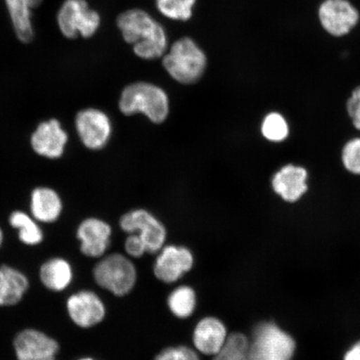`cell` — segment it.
Masks as SVG:
<instances>
[{
	"label": "cell",
	"mask_w": 360,
	"mask_h": 360,
	"mask_svg": "<svg viewBox=\"0 0 360 360\" xmlns=\"http://www.w3.org/2000/svg\"><path fill=\"white\" fill-rule=\"evenodd\" d=\"M119 107L126 116L143 114L151 122L161 124L169 115V101L163 89L150 83L137 82L124 88Z\"/></svg>",
	"instance_id": "6da1fadb"
},
{
	"label": "cell",
	"mask_w": 360,
	"mask_h": 360,
	"mask_svg": "<svg viewBox=\"0 0 360 360\" xmlns=\"http://www.w3.org/2000/svg\"><path fill=\"white\" fill-rule=\"evenodd\" d=\"M168 74L177 82L193 84L204 75L207 58L204 51L193 39L183 38L175 42L163 58Z\"/></svg>",
	"instance_id": "7a4b0ae2"
},
{
	"label": "cell",
	"mask_w": 360,
	"mask_h": 360,
	"mask_svg": "<svg viewBox=\"0 0 360 360\" xmlns=\"http://www.w3.org/2000/svg\"><path fill=\"white\" fill-rule=\"evenodd\" d=\"M97 285L117 297L129 294L136 285L138 273L130 259L119 253L103 257L93 270Z\"/></svg>",
	"instance_id": "3957f363"
},
{
	"label": "cell",
	"mask_w": 360,
	"mask_h": 360,
	"mask_svg": "<svg viewBox=\"0 0 360 360\" xmlns=\"http://www.w3.org/2000/svg\"><path fill=\"white\" fill-rule=\"evenodd\" d=\"M295 341L276 323L264 322L256 326L249 340L250 360H291Z\"/></svg>",
	"instance_id": "277c9868"
},
{
	"label": "cell",
	"mask_w": 360,
	"mask_h": 360,
	"mask_svg": "<svg viewBox=\"0 0 360 360\" xmlns=\"http://www.w3.org/2000/svg\"><path fill=\"white\" fill-rule=\"evenodd\" d=\"M57 22L68 39L90 38L101 25V16L89 8L86 0H65L58 12Z\"/></svg>",
	"instance_id": "5b68a950"
},
{
	"label": "cell",
	"mask_w": 360,
	"mask_h": 360,
	"mask_svg": "<svg viewBox=\"0 0 360 360\" xmlns=\"http://www.w3.org/2000/svg\"><path fill=\"white\" fill-rule=\"evenodd\" d=\"M120 225L129 235L137 233L145 243L148 253L157 254L165 245L167 231L165 225L146 210L129 211L121 217Z\"/></svg>",
	"instance_id": "8992f818"
},
{
	"label": "cell",
	"mask_w": 360,
	"mask_h": 360,
	"mask_svg": "<svg viewBox=\"0 0 360 360\" xmlns=\"http://www.w3.org/2000/svg\"><path fill=\"white\" fill-rule=\"evenodd\" d=\"M318 15L323 29L334 37L348 34L359 21V13L349 0H325Z\"/></svg>",
	"instance_id": "52a82bcc"
},
{
	"label": "cell",
	"mask_w": 360,
	"mask_h": 360,
	"mask_svg": "<svg viewBox=\"0 0 360 360\" xmlns=\"http://www.w3.org/2000/svg\"><path fill=\"white\" fill-rule=\"evenodd\" d=\"M157 254L154 274L158 280L165 283L177 282L195 264V257L186 247L165 245Z\"/></svg>",
	"instance_id": "ba28073f"
},
{
	"label": "cell",
	"mask_w": 360,
	"mask_h": 360,
	"mask_svg": "<svg viewBox=\"0 0 360 360\" xmlns=\"http://www.w3.org/2000/svg\"><path fill=\"white\" fill-rule=\"evenodd\" d=\"M75 126L81 141L89 150H100L110 141L112 124L105 112L93 108L81 110L76 116Z\"/></svg>",
	"instance_id": "9c48e42d"
},
{
	"label": "cell",
	"mask_w": 360,
	"mask_h": 360,
	"mask_svg": "<svg viewBox=\"0 0 360 360\" xmlns=\"http://www.w3.org/2000/svg\"><path fill=\"white\" fill-rule=\"evenodd\" d=\"M17 360H57L60 345L45 333L35 328H25L13 340Z\"/></svg>",
	"instance_id": "30bf717a"
},
{
	"label": "cell",
	"mask_w": 360,
	"mask_h": 360,
	"mask_svg": "<svg viewBox=\"0 0 360 360\" xmlns=\"http://www.w3.org/2000/svg\"><path fill=\"white\" fill-rule=\"evenodd\" d=\"M66 308L72 322L83 328L98 325L106 316L105 303L91 290H80L70 295Z\"/></svg>",
	"instance_id": "8fae6325"
},
{
	"label": "cell",
	"mask_w": 360,
	"mask_h": 360,
	"mask_svg": "<svg viewBox=\"0 0 360 360\" xmlns=\"http://www.w3.org/2000/svg\"><path fill=\"white\" fill-rule=\"evenodd\" d=\"M80 251L89 258H101L110 245L112 229L109 224L96 218L84 219L77 229Z\"/></svg>",
	"instance_id": "7c38bea8"
},
{
	"label": "cell",
	"mask_w": 360,
	"mask_h": 360,
	"mask_svg": "<svg viewBox=\"0 0 360 360\" xmlns=\"http://www.w3.org/2000/svg\"><path fill=\"white\" fill-rule=\"evenodd\" d=\"M229 335L224 323L214 316L197 323L193 332V344L199 354L215 356L226 345Z\"/></svg>",
	"instance_id": "4fadbf2b"
},
{
	"label": "cell",
	"mask_w": 360,
	"mask_h": 360,
	"mask_svg": "<svg viewBox=\"0 0 360 360\" xmlns=\"http://www.w3.org/2000/svg\"><path fill=\"white\" fill-rule=\"evenodd\" d=\"M68 134L57 120H51L38 126L31 136V146L38 155L58 159L64 154Z\"/></svg>",
	"instance_id": "5bb4252c"
},
{
	"label": "cell",
	"mask_w": 360,
	"mask_h": 360,
	"mask_svg": "<svg viewBox=\"0 0 360 360\" xmlns=\"http://www.w3.org/2000/svg\"><path fill=\"white\" fill-rule=\"evenodd\" d=\"M308 172L301 166L286 165L274 175L273 191L289 202L298 201L308 191Z\"/></svg>",
	"instance_id": "9a60e30c"
},
{
	"label": "cell",
	"mask_w": 360,
	"mask_h": 360,
	"mask_svg": "<svg viewBox=\"0 0 360 360\" xmlns=\"http://www.w3.org/2000/svg\"><path fill=\"white\" fill-rule=\"evenodd\" d=\"M117 24L125 41L134 45L150 38L161 25L147 12L141 10H131L121 13Z\"/></svg>",
	"instance_id": "2e32d148"
},
{
	"label": "cell",
	"mask_w": 360,
	"mask_h": 360,
	"mask_svg": "<svg viewBox=\"0 0 360 360\" xmlns=\"http://www.w3.org/2000/svg\"><path fill=\"white\" fill-rule=\"evenodd\" d=\"M30 288L29 278L20 270L0 266V307L19 304Z\"/></svg>",
	"instance_id": "e0dca14e"
},
{
	"label": "cell",
	"mask_w": 360,
	"mask_h": 360,
	"mask_svg": "<svg viewBox=\"0 0 360 360\" xmlns=\"http://www.w3.org/2000/svg\"><path fill=\"white\" fill-rule=\"evenodd\" d=\"M42 0H6L8 13L20 41L28 44L34 38L32 11Z\"/></svg>",
	"instance_id": "ac0fdd59"
},
{
	"label": "cell",
	"mask_w": 360,
	"mask_h": 360,
	"mask_svg": "<svg viewBox=\"0 0 360 360\" xmlns=\"http://www.w3.org/2000/svg\"><path fill=\"white\" fill-rule=\"evenodd\" d=\"M63 205L60 197L49 188H37L31 195L30 210L35 220L53 223L60 218Z\"/></svg>",
	"instance_id": "d6986e66"
},
{
	"label": "cell",
	"mask_w": 360,
	"mask_h": 360,
	"mask_svg": "<svg viewBox=\"0 0 360 360\" xmlns=\"http://www.w3.org/2000/svg\"><path fill=\"white\" fill-rule=\"evenodd\" d=\"M39 278L49 290L62 292L71 285L74 278L73 268L69 261L60 258H52L41 265Z\"/></svg>",
	"instance_id": "ffe728a7"
},
{
	"label": "cell",
	"mask_w": 360,
	"mask_h": 360,
	"mask_svg": "<svg viewBox=\"0 0 360 360\" xmlns=\"http://www.w3.org/2000/svg\"><path fill=\"white\" fill-rule=\"evenodd\" d=\"M10 224L19 231V238L22 244L29 246L41 244L44 233L34 217L22 211H15L11 215Z\"/></svg>",
	"instance_id": "44dd1931"
},
{
	"label": "cell",
	"mask_w": 360,
	"mask_h": 360,
	"mask_svg": "<svg viewBox=\"0 0 360 360\" xmlns=\"http://www.w3.org/2000/svg\"><path fill=\"white\" fill-rule=\"evenodd\" d=\"M167 303L174 316L187 319L191 316L196 309V292L191 286H179L170 292Z\"/></svg>",
	"instance_id": "7402d4cb"
},
{
	"label": "cell",
	"mask_w": 360,
	"mask_h": 360,
	"mask_svg": "<svg viewBox=\"0 0 360 360\" xmlns=\"http://www.w3.org/2000/svg\"><path fill=\"white\" fill-rule=\"evenodd\" d=\"M167 44V36L161 25L146 41L134 44V51L135 55L143 60H155L165 55Z\"/></svg>",
	"instance_id": "603a6c76"
},
{
	"label": "cell",
	"mask_w": 360,
	"mask_h": 360,
	"mask_svg": "<svg viewBox=\"0 0 360 360\" xmlns=\"http://www.w3.org/2000/svg\"><path fill=\"white\" fill-rule=\"evenodd\" d=\"M261 133L267 141L280 143L289 136L290 127L285 117L280 112H272L264 117L261 124Z\"/></svg>",
	"instance_id": "cb8c5ba5"
},
{
	"label": "cell",
	"mask_w": 360,
	"mask_h": 360,
	"mask_svg": "<svg viewBox=\"0 0 360 360\" xmlns=\"http://www.w3.org/2000/svg\"><path fill=\"white\" fill-rule=\"evenodd\" d=\"M196 0H156L158 10L174 20L187 21L193 15Z\"/></svg>",
	"instance_id": "d4e9b609"
},
{
	"label": "cell",
	"mask_w": 360,
	"mask_h": 360,
	"mask_svg": "<svg viewBox=\"0 0 360 360\" xmlns=\"http://www.w3.org/2000/svg\"><path fill=\"white\" fill-rule=\"evenodd\" d=\"M249 340L241 333L229 335L226 345L215 355L214 360H250L248 355Z\"/></svg>",
	"instance_id": "484cf974"
},
{
	"label": "cell",
	"mask_w": 360,
	"mask_h": 360,
	"mask_svg": "<svg viewBox=\"0 0 360 360\" xmlns=\"http://www.w3.org/2000/svg\"><path fill=\"white\" fill-rule=\"evenodd\" d=\"M342 163L349 173L360 174V138L350 139L342 150Z\"/></svg>",
	"instance_id": "4316f807"
},
{
	"label": "cell",
	"mask_w": 360,
	"mask_h": 360,
	"mask_svg": "<svg viewBox=\"0 0 360 360\" xmlns=\"http://www.w3.org/2000/svg\"><path fill=\"white\" fill-rule=\"evenodd\" d=\"M155 360H200V358L195 349L180 345L162 350Z\"/></svg>",
	"instance_id": "83f0119b"
},
{
	"label": "cell",
	"mask_w": 360,
	"mask_h": 360,
	"mask_svg": "<svg viewBox=\"0 0 360 360\" xmlns=\"http://www.w3.org/2000/svg\"><path fill=\"white\" fill-rule=\"evenodd\" d=\"M126 254L132 258H141L148 253L146 245L137 233H129L124 243Z\"/></svg>",
	"instance_id": "f1b7e54d"
},
{
	"label": "cell",
	"mask_w": 360,
	"mask_h": 360,
	"mask_svg": "<svg viewBox=\"0 0 360 360\" xmlns=\"http://www.w3.org/2000/svg\"><path fill=\"white\" fill-rule=\"evenodd\" d=\"M346 109L354 128L360 130V86L353 90L346 103Z\"/></svg>",
	"instance_id": "f546056e"
},
{
	"label": "cell",
	"mask_w": 360,
	"mask_h": 360,
	"mask_svg": "<svg viewBox=\"0 0 360 360\" xmlns=\"http://www.w3.org/2000/svg\"><path fill=\"white\" fill-rule=\"evenodd\" d=\"M344 360H360V341L345 354Z\"/></svg>",
	"instance_id": "4dcf8cb0"
},
{
	"label": "cell",
	"mask_w": 360,
	"mask_h": 360,
	"mask_svg": "<svg viewBox=\"0 0 360 360\" xmlns=\"http://www.w3.org/2000/svg\"><path fill=\"white\" fill-rule=\"evenodd\" d=\"M3 243H4V233H3L1 228H0V249H1Z\"/></svg>",
	"instance_id": "1f68e13d"
},
{
	"label": "cell",
	"mask_w": 360,
	"mask_h": 360,
	"mask_svg": "<svg viewBox=\"0 0 360 360\" xmlns=\"http://www.w3.org/2000/svg\"><path fill=\"white\" fill-rule=\"evenodd\" d=\"M76 360H96V359H94V358H90V357H83V358H80V359H78Z\"/></svg>",
	"instance_id": "d6a6232c"
}]
</instances>
